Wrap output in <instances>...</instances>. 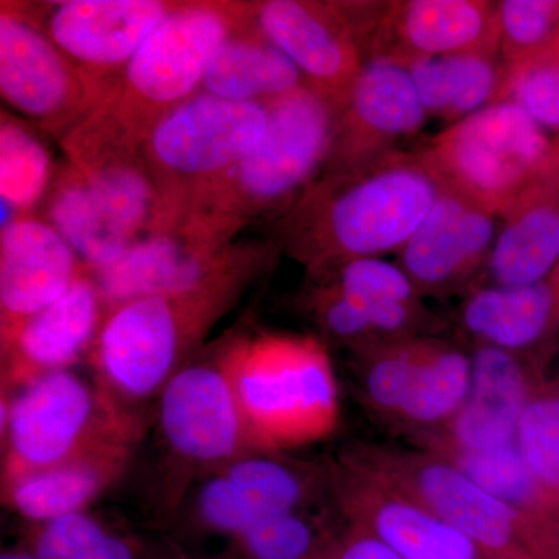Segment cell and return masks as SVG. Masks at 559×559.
<instances>
[{
    "label": "cell",
    "mask_w": 559,
    "mask_h": 559,
    "mask_svg": "<svg viewBox=\"0 0 559 559\" xmlns=\"http://www.w3.org/2000/svg\"><path fill=\"white\" fill-rule=\"evenodd\" d=\"M428 117L403 66L367 61L337 114L320 176L353 175L399 153V143L417 134Z\"/></svg>",
    "instance_id": "16"
},
{
    "label": "cell",
    "mask_w": 559,
    "mask_h": 559,
    "mask_svg": "<svg viewBox=\"0 0 559 559\" xmlns=\"http://www.w3.org/2000/svg\"><path fill=\"white\" fill-rule=\"evenodd\" d=\"M66 160L90 183L106 215L132 242L151 234L159 219V200L142 156L123 153L76 132L60 142Z\"/></svg>",
    "instance_id": "26"
},
{
    "label": "cell",
    "mask_w": 559,
    "mask_h": 559,
    "mask_svg": "<svg viewBox=\"0 0 559 559\" xmlns=\"http://www.w3.org/2000/svg\"><path fill=\"white\" fill-rule=\"evenodd\" d=\"M543 364L506 349L477 345L473 388L465 407L439 433L419 441L430 454L480 451L516 443L522 411L540 380Z\"/></svg>",
    "instance_id": "20"
},
{
    "label": "cell",
    "mask_w": 559,
    "mask_h": 559,
    "mask_svg": "<svg viewBox=\"0 0 559 559\" xmlns=\"http://www.w3.org/2000/svg\"><path fill=\"white\" fill-rule=\"evenodd\" d=\"M337 114L308 84L270 103L266 138L202 194L183 223L230 246L255 221L286 215L325 167Z\"/></svg>",
    "instance_id": "4"
},
{
    "label": "cell",
    "mask_w": 559,
    "mask_h": 559,
    "mask_svg": "<svg viewBox=\"0 0 559 559\" xmlns=\"http://www.w3.org/2000/svg\"><path fill=\"white\" fill-rule=\"evenodd\" d=\"M231 373L263 451L299 450L329 439L340 426V385L318 337L237 329Z\"/></svg>",
    "instance_id": "5"
},
{
    "label": "cell",
    "mask_w": 559,
    "mask_h": 559,
    "mask_svg": "<svg viewBox=\"0 0 559 559\" xmlns=\"http://www.w3.org/2000/svg\"><path fill=\"white\" fill-rule=\"evenodd\" d=\"M0 5V97L60 143L90 119L97 102L80 69L16 2Z\"/></svg>",
    "instance_id": "14"
},
{
    "label": "cell",
    "mask_w": 559,
    "mask_h": 559,
    "mask_svg": "<svg viewBox=\"0 0 559 559\" xmlns=\"http://www.w3.org/2000/svg\"><path fill=\"white\" fill-rule=\"evenodd\" d=\"M334 532L311 509L289 511L229 539L223 559H322Z\"/></svg>",
    "instance_id": "34"
},
{
    "label": "cell",
    "mask_w": 559,
    "mask_h": 559,
    "mask_svg": "<svg viewBox=\"0 0 559 559\" xmlns=\"http://www.w3.org/2000/svg\"><path fill=\"white\" fill-rule=\"evenodd\" d=\"M344 451L374 476L468 535L488 559H532L521 518L447 459L371 444H355Z\"/></svg>",
    "instance_id": "12"
},
{
    "label": "cell",
    "mask_w": 559,
    "mask_h": 559,
    "mask_svg": "<svg viewBox=\"0 0 559 559\" xmlns=\"http://www.w3.org/2000/svg\"><path fill=\"white\" fill-rule=\"evenodd\" d=\"M485 51L500 55L498 2L395 0L389 2L367 61H412Z\"/></svg>",
    "instance_id": "19"
},
{
    "label": "cell",
    "mask_w": 559,
    "mask_h": 559,
    "mask_svg": "<svg viewBox=\"0 0 559 559\" xmlns=\"http://www.w3.org/2000/svg\"><path fill=\"white\" fill-rule=\"evenodd\" d=\"M16 3L80 69L98 108L117 90L142 44L179 5L171 0Z\"/></svg>",
    "instance_id": "13"
},
{
    "label": "cell",
    "mask_w": 559,
    "mask_h": 559,
    "mask_svg": "<svg viewBox=\"0 0 559 559\" xmlns=\"http://www.w3.org/2000/svg\"><path fill=\"white\" fill-rule=\"evenodd\" d=\"M554 160L559 170V134L558 138L554 140Z\"/></svg>",
    "instance_id": "41"
},
{
    "label": "cell",
    "mask_w": 559,
    "mask_h": 559,
    "mask_svg": "<svg viewBox=\"0 0 559 559\" xmlns=\"http://www.w3.org/2000/svg\"><path fill=\"white\" fill-rule=\"evenodd\" d=\"M441 189L500 216L554 162V142L516 103L452 123L419 151Z\"/></svg>",
    "instance_id": "9"
},
{
    "label": "cell",
    "mask_w": 559,
    "mask_h": 559,
    "mask_svg": "<svg viewBox=\"0 0 559 559\" xmlns=\"http://www.w3.org/2000/svg\"><path fill=\"white\" fill-rule=\"evenodd\" d=\"M322 559H401L384 543L366 530L342 524L336 528Z\"/></svg>",
    "instance_id": "38"
},
{
    "label": "cell",
    "mask_w": 559,
    "mask_h": 559,
    "mask_svg": "<svg viewBox=\"0 0 559 559\" xmlns=\"http://www.w3.org/2000/svg\"><path fill=\"white\" fill-rule=\"evenodd\" d=\"M0 559H36L33 557L31 550L24 546V544L20 543L16 546L7 547V549L2 550L0 554Z\"/></svg>",
    "instance_id": "39"
},
{
    "label": "cell",
    "mask_w": 559,
    "mask_h": 559,
    "mask_svg": "<svg viewBox=\"0 0 559 559\" xmlns=\"http://www.w3.org/2000/svg\"><path fill=\"white\" fill-rule=\"evenodd\" d=\"M516 447L559 538V380H540L522 411Z\"/></svg>",
    "instance_id": "33"
},
{
    "label": "cell",
    "mask_w": 559,
    "mask_h": 559,
    "mask_svg": "<svg viewBox=\"0 0 559 559\" xmlns=\"http://www.w3.org/2000/svg\"><path fill=\"white\" fill-rule=\"evenodd\" d=\"M145 433L121 437L79 457L25 474L2 487L3 506L27 524L60 520L90 511L123 479Z\"/></svg>",
    "instance_id": "23"
},
{
    "label": "cell",
    "mask_w": 559,
    "mask_h": 559,
    "mask_svg": "<svg viewBox=\"0 0 559 559\" xmlns=\"http://www.w3.org/2000/svg\"><path fill=\"white\" fill-rule=\"evenodd\" d=\"M249 20L250 2H179L132 57L114 94L75 131L142 156L153 128L201 91L223 44Z\"/></svg>",
    "instance_id": "3"
},
{
    "label": "cell",
    "mask_w": 559,
    "mask_h": 559,
    "mask_svg": "<svg viewBox=\"0 0 559 559\" xmlns=\"http://www.w3.org/2000/svg\"><path fill=\"white\" fill-rule=\"evenodd\" d=\"M389 2H250L257 27L337 109L367 61Z\"/></svg>",
    "instance_id": "11"
},
{
    "label": "cell",
    "mask_w": 559,
    "mask_h": 559,
    "mask_svg": "<svg viewBox=\"0 0 559 559\" xmlns=\"http://www.w3.org/2000/svg\"><path fill=\"white\" fill-rule=\"evenodd\" d=\"M235 336L237 330H231L205 345L173 374L154 401L168 518L202 476L250 452L263 451L235 389Z\"/></svg>",
    "instance_id": "6"
},
{
    "label": "cell",
    "mask_w": 559,
    "mask_h": 559,
    "mask_svg": "<svg viewBox=\"0 0 559 559\" xmlns=\"http://www.w3.org/2000/svg\"><path fill=\"white\" fill-rule=\"evenodd\" d=\"M498 16L506 69L559 43V0H500Z\"/></svg>",
    "instance_id": "35"
},
{
    "label": "cell",
    "mask_w": 559,
    "mask_h": 559,
    "mask_svg": "<svg viewBox=\"0 0 559 559\" xmlns=\"http://www.w3.org/2000/svg\"><path fill=\"white\" fill-rule=\"evenodd\" d=\"M487 272L495 286H525L549 277L559 263V170L522 191L499 216Z\"/></svg>",
    "instance_id": "25"
},
{
    "label": "cell",
    "mask_w": 559,
    "mask_h": 559,
    "mask_svg": "<svg viewBox=\"0 0 559 559\" xmlns=\"http://www.w3.org/2000/svg\"><path fill=\"white\" fill-rule=\"evenodd\" d=\"M43 132L2 109L0 120V197L2 227L35 215L49 193L58 167L43 142Z\"/></svg>",
    "instance_id": "31"
},
{
    "label": "cell",
    "mask_w": 559,
    "mask_h": 559,
    "mask_svg": "<svg viewBox=\"0 0 559 559\" xmlns=\"http://www.w3.org/2000/svg\"><path fill=\"white\" fill-rule=\"evenodd\" d=\"M234 245H221L189 223L151 231L116 263L95 272L106 312L127 301L197 285L218 270Z\"/></svg>",
    "instance_id": "22"
},
{
    "label": "cell",
    "mask_w": 559,
    "mask_h": 559,
    "mask_svg": "<svg viewBox=\"0 0 559 559\" xmlns=\"http://www.w3.org/2000/svg\"><path fill=\"white\" fill-rule=\"evenodd\" d=\"M153 559H205L193 557L187 551L180 550L179 547H171V549L162 550L160 554L153 555Z\"/></svg>",
    "instance_id": "40"
},
{
    "label": "cell",
    "mask_w": 559,
    "mask_h": 559,
    "mask_svg": "<svg viewBox=\"0 0 559 559\" xmlns=\"http://www.w3.org/2000/svg\"><path fill=\"white\" fill-rule=\"evenodd\" d=\"M329 499L323 460L288 452H250L205 474L187 489L171 520L190 536L231 539L289 511Z\"/></svg>",
    "instance_id": "10"
},
{
    "label": "cell",
    "mask_w": 559,
    "mask_h": 559,
    "mask_svg": "<svg viewBox=\"0 0 559 559\" xmlns=\"http://www.w3.org/2000/svg\"><path fill=\"white\" fill-rule=\"evenodd\" d=\"M270 105L198 92L168 112L143 143L142 159L159 200L157 230L179 226L202 194L266 138Z\"/></svg>",
    "instance_id": "8"
},
{
    "label": "cell",
    "mask_w": 559,
    "mask_h": 559,
    "mask_svg": "<svg viewBox=\"0 0 559 559\" xmlns=\"http://www.w3.org/2000/svg\"><path fill=\"white\" fill-rule=\"evenodd\" d=\"M308 282H325L342 293L370 304H418L421 296L399 264L381 257L352 260Z\"/></svg>",
    "instance_id": "37"
},
{
    "label": "cell",
    "mask_w": 559,
    "mask_h": 559,
    "mask_svg": "<svg viewBox=\"0 0 559 559\" xmlns=\"http://www.w3.org/2000/svg\"><path fill=\"white\" fill-rule=\"evenodd\" d=\"M46 219L21 216L0 231V344L87 272Z\"/></svg>",
    "instance_id": "21"
},
{
    "label": "cell",
    "mask_w": 559,
    "mask_h": 559,
    "mask_svg": "<svg viewBox=\"0 0 559 559\" xmlns=\"http://www.w3.org/2000/svg\"><path fill=\"white\" fill-rule=\"evenodd\" d=\"M419 153H399L345 176H319L280 223L275 238L316 280L352 260L399 252L439 200Z\"/></svg>",
    "instance_id": "2"
},
{
    "label": "cell",
    "mask_w": 559,
    "mask_h": 559,
    "mask_svg": "<svg viewBox=\"0 0 559 559\" xmlns=\"http://www.w3.org/2000/svg\"><path fill=\"white\" fill-rule=\"evenodd\" d=\"M21 543L36 559H153L134 533L91 510L27 524Z\"/></svg>",
    "instance_id": "32"
},
{
    "label": "cell",
    "mask_w": 559,
    "mask_h": 559,
    "mask_svg": "<svg viewBox=\"0 0 559 559\" xmlns=\"http://www.w3.org/2000/svg\"><path fill=\"white\" fill-rule=\"evenodd\" d=\"M307 86L293 61L250 20L223 44L201 92L242 103H270Z\"/></svg>",
    "instance_id": "27"
},
{
    "label": "cell",
    "mask_w": 559,
    "mask_h": 559,
    "mask_svg": "<svg viewBox=\"0 0 559 559\" xmlns=\"http://www.w3.org/2000/svg\"><path fill=\"white\" fill-rule=\"evenodd\" d=\"M460 322L477 345L538 360L549 358L559 333V277L525 286H476L460 308Z\"/></svg>",
    "instance_id": "24"
},
{
    "label": "cell",
    "mask_w": 559,
    "mask_h": 559,
    "mask_svg": "<svg viewBox=\"0 0 559 559\" xmlns=\"http://www.w3.org/2000/svg\"><path fill=\"white\" fill-rule=\"evenodd\" d=\"M105 316V301L94 274L84 272L60 299L25 320L9 341L0 344L2 395L90 359Z\"/></svg>",
    "instance_id": "18"
},
{
    "label": "cell",
    "mask_w": 559,
    "mask_h": 559,
    "mask_svg": "<svg viewBox=\"0 0 559 559\" xmlns=\"http://www.w3.org/2000/svg\"><path fill=\"white\" fill-rule=\"evenodd\" d=\"M503 100L516 103L543 130L559 134V43L506 69Z\"/></svg>",
    "instance_id": "36"
},
{
    "label": "cell",
    "mask_w": 559,
    "mask_h": 559,
    "mask_svg": "<svg viewBox=\"0 0 559 559\" xmlns=\"http://www.w3.org/2000/svg\"><path fill=\"white\" fill-rule=\"evenodd\" d=\"M323 463L329 500L342 521L366 530L401 559H488L468 535L374 476L344 450Z\"/></svg>",
    "instance_id": "15"
},
{
    "label": "cell",
    "mask_w": 559,
    "mask_h": 559,
    "mask_svg": "<svg viewBox=\"0 0 559 559\" xmlns=\"http://www.w3.org/2000/svg\"><path fill=\"white\" fill-rule=\"evenodd\" d=\"M40 207L43 218L68 241L92 274L116 263L134 245L114 226L90 183L68 160L58 165Z\"/></svg>",
    "instance_id": "29"
},
{
    "label": "cell",
    "mask_w": 559,
    "mask_h": 559,
    "mask_svg": "<svg viewBox=\"0 0 559 559\" xmlns=\"http://www.w3.org/2000/svg\"><path fill=\"white\" fill-rule=\"evenodd\" d=\"M282 252L277 240L235 242L197 285L112 308L87 359L92 374L121 404L143 411Z\"/></svg>",
    "instance_id": "1"
},
{
    "label": "cell",
    "mask_w": 559,
    "mask_h": 559,
    "mask_svg": "<svg viewBox=\"0 0 559 559\" xmlns=\"http://www.w3.org/2000/svg\"><path fill=\"white\" fill-rule=\"evenodd\" d=\"M473 388V358L448 342L426 336L417 380L395 425L417 440L448 428Z\"/></svg>",
    "instance_id": "30"
},
{
    "label": "cell",
    "mask_w": 559,
    "mask_h": 559,
    "mask_svg": "<svg viewBox=\"0 0 559 559\" xmlns=\"http://www.w3.org/2000/svg\"><path fill=\"white\" fill-rule=\"evenodd\" d=\"M429 117L455 121L502 102L506 66L485 51L423 58L404 68Z\"/></svg>",
    "instance_id": "28"
},
{
    "label": "cell",
    "mask_w": 559,
    "mask_h": 559,
    "mask_svg": "<svg viewBox=\"0 0 559 559\" xmlns=\"http://www.w3.org/2000/svg\"><path fill=\"white\" fill-rule=\"evenodd\" d=\"M0 485L79 457L121 437L146 433L148 415L132 409L94 374L75 369L44 374L2 395Z\"/></svg>",
    "instance_id": "7"
},
{
    "label": "cell",
    "mask_w": 559,
    "mask_h": 559,
    "mask_svg": "<svg viewBox=\"0 0 559 559\" xmlns=\"http://www.w3.org/2000/svg\"><path fill=\"white\" fill-rule=\"evenodd\" d=\"M499 216L441 189L439 200L414 235L396 252L419 296H450L474 289L487 271Z\"/></svg>",
    "instance_id": "17"
}]
</instances>
